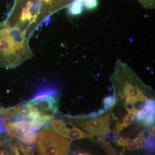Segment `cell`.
I'll list each match as a JSON object with an SVG mask.
<instances>
[{
  "label": "cell",
  "instance_id": "2e32d148",
  "mask_svg": "<svg viewBox=\"0 0 155 155\" xmlns=\"http://www.w3.org/2000/svg\"><path fill=\"white\" fill-rule=\"evenodd\" d=\"M154 136L150 134V135L146 138L144 146L145 147L146 150L150 152L153 153L154 150V140L153 139Z\"/></svg>",
  "mask_w": 155,
  "mask_h": 155
},
{
  "label": "cell",
  "instance_id": "ba28073f",
  "mask_svg": "<svg viewBox=\"0 0 155 155\" xmlns=\"http://www.w3.org/2000/svg\"><path fill=\"white\" fill-rule=\"evenodd\" d=\"M49 123L53 130L64 138L72 140L90 138L89 134L81 130V128L72 125V126H67V123L62 119L54 118L50 121Z\"/></svg>",
  "mask_w": 155,
  "mask_h": 155
},
{
  "label": "cell",
  "instance_id": "52a82bcc",
  "mask_svg": "<svg viewBox=\"0 0 155 155\" xmlns=\"http://www.w3.org/2000/svg\"><path fill=\"white\" fill-rule=\"evenodd\" d=\"M3 125L9 136L30 146L35 145L38 139V132L35 131L30 120H14L5 119Z\"/></svg>",
  "mask_w": 155,
  "mask_h": 155
},
{
  "label": "cell",
  "instance_id": "d6986e66",
  "mask_svg": "<svg viewBox=\"0 0 155 155\" xmlns=\"http://www.w3.org/2000/svg\"><path fill=\"white\" fill-rule=\"evenodd\" d=\"M83 5L85 8L94 9L97 6V0H83Z\"/></svg>",
  "mask_w": 155,
  "mask_h": 155
},
{
  "label": "cell",
  "instance_id": "8992f818",
  "mask_svg": "<svg viewBox=\"0 0 155 155\" xmlns=\"http://www.w3.org/2000/svg\"><path fill=\"white\" fill-rule=\"evenodd\" d=\"M30 109V121L48 124L58 114L59 102L57 97L50 96L33 98L28 102Z\"/></svg>",
  "mask_w": 155,
  "mask_h": 155
},
{
  "label": "cell",
  "instance_id": "4fadbf2b",
  "mask_svg": "<svg viewBox=\"0 0 155 155\" xmlns=\"http://www.w3.org/2000/svg\"><path fill=\"white\" fill-rule=\"evenodd\" d=\"M58 93L57 90L52 87H45L39 90L35 94L34 98H37L45 96H50L57 97Z\"/></svg>",
  "mask_w": 155,
  "mask_h": 155
},
{
  "label": "cell",
  "instance_id": "9c48e42d",
  "mask_svg": "<svg viewBox=\"0 0 155 155\" xmlns=\"http://www.w3.org/2000/svg\"><path fill=\"white\" fill-rule=\"evenodd\" d=\"M30 114L28 102L21 103L10 108L0 107V114L7 121L29 120Z\"/></svg>",
  "mask_w": 155,
  "mask_h": 155
},
{
  "label": "cell",
  "instance_id": "3957f363",
  "mask_svg": "<svg viewBox=\"0 0 155 155\" xmlns=\"http://www.w3.org/2000/svg\"><path fill=\"white\" fill-rule=\"evenodd\" d=\"M76 0H15L14 6L30 19L44 21Z\"/></svg>",
  "mask_w": 155,
  "mask_h": 155
},
{
  "label": "cell",
  "instance_id": "8fae6325",
  "mask_svg": "<svg viewBox=\"0 0 155 155\" xmlns=\"http://www.w3.org/2000/svg\"><path fill=\"white\" fill-rule=\"evenodd\" d=\"M134 119V116L131 114H128L125 115L122 119V123L117 122L116 124V129L114 130V134H119L125 127H128L133 122Z\"/></svg>",
  "mask_w": 155,
  "mask_h": 155
},
{
  "label": "cell",
  "instance_id": "5bb4252c",
  "mask_svg": "<svg viewBox=\"0 0 155 155\" xmlns=\"http://www.w3.org/2000/svg\"><path fill=\"white\" fill-rule=\"evenodd\" d=\"M83 0H76L69 6V12L72 15L80 14L82 11Z\"/></svg>",
  "mask_w": 155,
  "mask_h": 155
},
{
  "label": "cell",
  "instance_id": "ffe728a7",
  "mask_svg": "<svg viewBox=\"0 0 155 155\" xmlns=\"http://www.w3.org/2000/svg\"><path fill=\"white\" fill-rule=\"evenodd\" d=\"M126 147H127V149L130 151H136L137 150H139L138 144L134 139L131 140H130L126 145Z\"/></svg>",
  "mask_w": 155,
  "mask_h": 155
},
{
  "label": "cell",
  "instance_id": "e0dca14e",
  "mask_svg": "<svg viewBox=\"0 0 155 155\" xmlns=\"http://www.w3.org/2000/svg\"><path fill=\"white\" fill-rule=\"evenodd\" d=\"M130 140V139L124 138V137H121L118 139H115L114 140V142H116V144L118 145V146L123 147V150L122 152H121V154H122V153H124L125 149H126L125 147L127 145L128 141H129Z\"/></svg>",
  "mask_w": 155,
  "mask_h": 155
},
{
  "label": "cell",
  "instance_id": "7a4b0ae2",
  "mask_svg": "<svg viewBox=\"0 0 155 155\" xmlns=\"http://www.w3.org/2000/svg\"><path fill=\"white\" fill-rule=\"evenodd\" d=\"M110 80L114 89L116 102L126 99L125 103L134 104L138 102L149 100L147 86L126 63L120 59L116 61V66Z\"/></svg>",
  "mask_w": 155,
  "mask_h": 155
},
{
  "label": "cell",
  "instance_id": "277c9868",
  "mask_svg": "<svg viewBox=\"0 0 155 155\" xmlns=\"http://www.w3.org/2000/svg\"><path fill=\"white\" fill-rule=\"evenodd\" d=\"M113 107L108 109L102 114L94 113L85 116H71L62 115V120L68 124L76 126L88 132L91 139L95 137L105 138L110 132V111Z\"/></svg>",
  "mask_w": 155,
  "mask_h": 155
},
{
  "label": "cell",
  "instance_id": "ac0fdd59",
  "mask_svg": "<svg viewBox=\"0 0 155 155\" xmlns=\"http://www.w3.org/2000/svg\"><path fill=\"white\" fill-rule=\"evenodd\" d=\"M141 5L148 9H153L155 8V0H138Z\"/></svg>",
  "mask_w": 155,
  "mask_h": 155
},
{
  "label": "cell",
  "instance_id": "5b68a950",
  "mask_svg": "<svg viewBox=\"0 0 155 155\" xmlns=\"http://www.w3.org/2000/svg\"><path fill=\"white\" fill-rule=\"evenodd\" d=\"M71 141L58 134L47 125L39 133L36 151L39 155H68Z\"/></svg>",
  "mask_w": 155,
  "mask_h": 155
},
{
  "label": "cell",
  "instance_id": "9a60e30c",
  "mask_svg": "<svg viewBox=\"0 0 155 155\" xmlns=\"http://www.w3.org/2000/svg\"><path fill=\"white\" fill-rule=\"evenodd\" d=\"M103 101L104 104V109L105 110L111 107H114L116 104V98L114 95L106 97Z\"/></svg>",
  "mask_w": 155,
  "mask_h": 155
},
{
  "label": "cell",
  "instance_id": "7402d4cb",
  "mask_svg": "<svg viewBox=\"0 0 155 155\" xmlns=\"http://www.w3.org/2000/svg\"><path fill=\"white\" fill-rule=\"evenodd\" d=\"M78 155H91V154H89L88 153H81Z\"/></svg>",
  "mask_w": 155,
  "mask_h": 155
},
{
  "label": "cell",
  "instance_id": "7c38bea8",
  "mask_svg": "<svg viewBox=\"0 0 155 155\" xmlns=\"http://www.w3.org/2000/svg\"><path fill=\"white\" fill-rule=\"evenodd\" d=\"M97 137V138H94L92 140H94V141L97 142L100 146L109 155L117 154L116 151L111 146L110 143L105 140V138L100 137Z\"/></svg>",
  "mask_w": 155,
  "mask_h": 155
},
{
  "label": "cell",
  "instance_id": "6da1fadb",
  "mask_svg": "<svg viewBox=\"0 0 155 155\" xmlns=\"http://www.w3.org/2000/svg\"><path fill=\"white\" fill-rule=\"evenodd\" d=\"M33 55L24 31L6 19L0 22V68L14 69Z\"/></svg>",
  "mask_w": 155,
  "mask_h": 155
},
{
  "label": "cell",
  "instance_id": "30bf717a",
  "mask_svg": "<svg viewBox=\"0 0 155 155\" xmlns=\"http://www.w3.org/2000/svg\"><path fill=\"white\" fill-rule=\"evenodd\" d=\"M135 114L136 120L147 127H151L155 122V101L149 99Z\"/></svg>",
  "mask_w": 155,
  "mask_h": 155
},
{
  "label": "cell",
  "instance_id": "44dd1931",
  "mask_svg": "<svg viewBox=\"0 0 155 155\" xmlns=\"http://www.w3.org/2000/svg\"><path fill=\"white\" fill-rule=\"evenodd\" d=\"M125 108L126 110L134 116H135L136 113L137 111V109L134 107V104L131 103H125Z\"/></svg>",
  "mask_w": 155,
  "mask_h": 155
}]
</instances>
